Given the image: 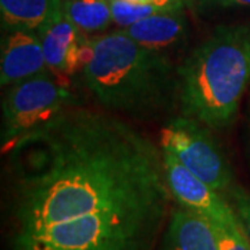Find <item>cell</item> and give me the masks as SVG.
I'll use <instances>...</instances> for the list:
<instances>
[{"instance_id":"cell-1","label":"cell","mask_w":250,"mask_h":250,"mask_svg":"<svg viewBox=\"0 0 250 250\" xmlns=\"http://www.w3.org/2000/svg\"><path fill=\"white\" fill-rule=\"evenodd\" d=\"M10 146L14 235L171 195L163 149L104 113L64 110Z\"/></svg>"},{"instance_id":"cell-2","label":"cell","mask_w":250,"mask_h":250,"mask_svg":"<svg viewBox=\"0 0 250 250\" xmlns=\"http://www.w3.org/2000/svg\"><path fill=\"white\" fill-rule=\"evenodd\" d=\"M93 53L82 70L99 102L129 116H153L179 93L178 70L164 52L135 42L124 29L90 39Z\"/></svg>"},{"instance_id":"cell-3","label":"cell","mask_w":250,"mask_h":250,"mask_svg":"<svg viewBox=\"0 0 250 250\" xmlns=\"http://www.w3.org/2000/svg\"><path fill=\"white\" fill-rule=\"evenodd\" d=\"M182 116L220 129L236 116L250 81V27H220L178 68Z\"/></svg>"},{"instance_id":"cell-4","label":"cell","mask_w":250,"mask_h":250,"mask_svg":"<svg viewBox=\"0 0 250 250\" xmlns=\"http://www.w3.org/2000/svg\"><path fill=\"white\" fill-rule=\"evenodd\" d=\"M168 202L142 199L13 235V250H153Z\"/></svg>"},{"instance_id":"cell-5","label":"cell","mask_w":250,"mask_h":250,"mask_svg":"<svg viewBox=\"0 0 250 250\" xmlns=\"http://www.w3.org/2000/svg\"><path fill=\"white\" fill-rule=\"evenodd\" d=\"M71 98L65 85L50 71L11 85L3 100L4 146L53 120Z\"/></svg>"},{"instance_id":"cell-6","label":"cell","mask_w":250,"mask_h":250,"mask_svg":"<svg viewBox=\"0 0 250 250\" xmlns=\"http://www.w3.org/2000/svg\"><path fill=\"white\" fill-rule=\"evenodd\" d=\"M160 143L217 192H228L233 185L231 166L205 124L185 116L174 118L161 129Z\"/></svg>"},{"instance_id":"cell-7","label":"cell","mask_w":250,"mask_h":250,"mask_svg":"<svg viewBox=\"0 0 250 250\" xmlns=\"http://www.w3.org/2000/svg\"><path fill=\"white\" fill-rule=\"evenodd\" d=\"M163 149L166 179L171 196L181 207L202 214L215 224L241 225V221L229 202H227L220 192L208 187L205 181L196 177L177 159L168 149Z\"/></svg>"},{"instance_id":"cell-8","label":"cell","mask_w":250,"mask_h":250,"mask_svg":"<svg viewBox=\"0 0 250 250\" xmlns=\"http://www.w3.org/2000/svg\"><path fill=\"white\" fill-rule=\"evenodd\" d=\"M0 83L11 86L49 71L41 38L35 31H13L1 41Z\"/></svg>"},{"instance_id":"cell-9","label":"cell","mask_w":250,"mask_h":250,"mask_svg":"<svg viewBox=\"0 0 250 250\" xmlns=\"http://www.w3.org/2000/svg\"><path fill=\"white\" fill-rule=\"evenodd\" d=\"M161 250H218L215 224L185 207L171 213Z\"/></svg>"},{"instance_id":"cell-10","label":"cell","mask_w":250,"mask_h":250,"mask_svg":"<svg viewBox=\"0 0 250 250\" xmlns=\"http://www.w3.org/2000/svg\"><path fill=\"white\" fill-rule=\"evenodd\" d=\"M125 34L147 49L164 52L187 38V21L179 10L159 13L124 28Z\"/></svg>"},{"instance_id":"cell-11","label":"cell","mask_w":250,"mask_h":250,"mask_svg":"<svg viewBox=\"0 0 250 250\" xmlns=\"http://www.w3.org/2000/svg\"><path fill=\"white\" fill-rule=\"evenodd\" d=\"M38 35L42 42L47 70L64 83V81L68 77L67 75L68 54L71 52L72 46L83 35V32L62 10L57 16H54L38 31Z\"/></svg>"},{"instance_id":"cell-12","label":"cell","mask_w":250,"mask_h":250,"mask_svg":"<svg viewBox=\"0 0 250 250\" xmlns=\"http://www.w3.org/2000/svg\"><path fill=\"white\" fill-rule=\"evenodd\" d=\"M62 10V0H0L1 24L9 32H38Z\"/></svg>"},{"instance_id":"cell-13","label":"cell","mask_w":250,"mask_h":250,"mask_svg":"<svg viewBox=\"0 0 250 250\" xmlns=\"http://www.w3.org/2000/svg\"><path fill=\"white\" fill-rule=\"evenodd\" d=\"M62 11L82 32H95L113 22L111 0H65Z\"/></svg>"},{"instance_id":"cell-14","label":"cell","mask_w":250,"mask_h":250,"mask_svg":"<svg viewBox=\"0 0 250 250\" xmlns=\"http://www.w3.org/2000/svg\"><path fill=\"white\" fill-rule=\"evenodd\" d=\"M174 11L163 7L156 3H131L125 0H111V14L113 22L120 27H129L143 18L150 17L159 13Z\"/></svg>"},{"instance_id":"cell-15","label":"cell","mask_w":250,"mask_h":250,"mask_svg":"<svg viewBox=\"0 0 250 250\" xmlns=\"http://www.w3.org/2000/svg\"><path fill=\"white\" fill-rule=\"evenodd\" d=\"M215 229L218 235V250H250V239L242 225L215 224Z\"/></svg>"},{"instance_id":"cell-16","label":"cell","mask_w":250,"mask_h":250,"mask_svg":"<svg viewBox=\"0 0 250 250\" xmlns=\"http://www.w3.org/2000/svg\"><path fill=\"white\" fill-rule=\"evenodd\" d=\"M229 203L241 221L242 228L250 239V192L245 188L232 185L228 190Z\"/></svg>"},{"instance_id":"cell-17","label":"cell","mask_w":250,"mask_h":250,"mask_svg":"<svg viewBox=\"0 0 250 250\" xmlns=\"http://www.w3.org/2000/svg\"><path fill=\"white\" fill-rule=\"evenodd\" d=\"M205 1H211L221 6H249L250 7V0H205Z\"/></svg>"},{"instance_id":"cell-18","label":"cell","mask_w":250,"mask_h":250,"mask_svg":"<svg viewBox=\"0 0 250 250\" xmlns=\"http://www.w3.org/2000/svg\"><path fill=\"white\" fill-rule=\"evenodd\" d=\"M125 1H131V3H149V0H125Z\"/></svg>"}]
</instances>
